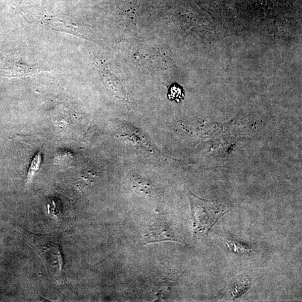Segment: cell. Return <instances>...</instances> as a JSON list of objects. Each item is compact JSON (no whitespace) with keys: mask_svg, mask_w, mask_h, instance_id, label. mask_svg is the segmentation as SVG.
<instances>
[{"mask_svg":"<svg viewBox=\"0 0 302 302\" xmlns=\"http://www.w3.org/2000/svg\"><path fill=\"white\" fill-rule=\"evenodd\" d=\"M41 159L42 157L41 153L37 154L35 157L34 158L29 168L28 175V181H30V180L32 179L34 174H35L36 172L39 170V168H40L41 165Z\"/></svg>","mask_w":302,"mask_h":302,"instance_id":"cell-4","label":"cell"},{"mask_svg":"<svg viewBox=\"0 0 302 302\" xmlns=\"http://www.w3.org/2000/svg\"><path fill=\"white\" fill-rule=\"evenodd\" d=\"M188 197L191 204L194 234L197 237H205L227 210L217 201L202 199L191 192L188 193Z\"/></svg>","mask_w":302,"mask_h":302,"instance_id":"cell-2","label":"cell"},{"mask_svg":"<svg viewBox=\"0 0 302 302\" xmlns=\"http://www.w3.org/2000/svg\"><path fill=\"white\" fill-rule=\"evenodd\" d=\"M183 96V90L179 86L174 84L171 86L168 97L171 100L180 101Z\"/></svg>","mask_w":302,"mask_h":302,"instance_id":"cell-5","label":"cell"},{"mask_svg":"<svg viewBox=\"0 0 302 302\" xmlns=\"http://www.w3.org/2000/svg\"><path fill=\"white\" fill-rule=\"evenodd\" d=\"M145 239V244L166 241H178L171 234L166 223L159 219L151 224Z\"/></svg>","mask_w":302,"mask_h":302,"instance_id":"cell-3","label":"cell"},{"mask_svg":"<svg viewBox=\"0 0 302 302\" xmlns=\"http://www.w3.org/2000/svg\"><path fill=\"white\" fill-rule=\"evenodd\" d=\"M25 237L26 241L45 262L50 277L58 282H64V262L60 235L57 234L37 235L27 231L25 232Z\"/></svg>","mask_w":302,"mask_h":302,"instance_id":"cell-1","label":"cell"}]
</instances>
